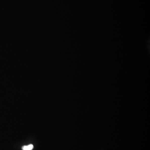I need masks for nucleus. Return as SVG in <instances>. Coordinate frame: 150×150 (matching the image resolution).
I'll use <instances>...</instances> for the list:
<instances>
[{"label": "nucleus", "instance_id": "obj_1", "mask_svg": "<svg viewBox=\"0 0 150 150\" xmlns=\"http://www.w3.org/2000/svg\"><path fill=\"white\" fill-rule=\"evenodd\" d=\"M23 150H32L33 149V146L32 144H30L28 146H24L22 148Z\"/></svg>", "mask_w": 150, "mask_h": 150}]
</instances>
